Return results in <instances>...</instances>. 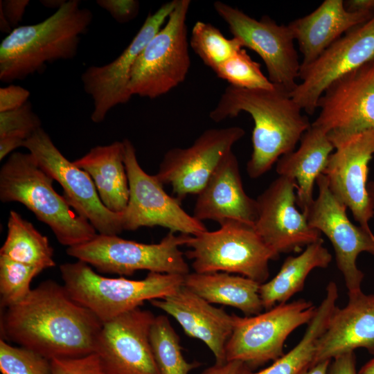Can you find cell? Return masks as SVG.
<instances>
[{
	"label": "cell",
	"instance_id": "6da1fadb",
	"mask_svg": "<svg viewBox=\"0 0 374 374\" xmlns=\"http://www.w3.org/2000/svg\"><path fill=\"white\" fill-rule=\"evenodd\" d=\"M103 323L52 280L32 289L21 302L5 308L1 339L51 360L95 352Z\"/></svg>",
	"mask_w": 374,
	"mask_h": 374
},
{
	"label": "cell",
	"instance_id": "7a4b0ae2",
	"mask_svg": "<svg viewBox=\"0 0 374 374\" xmlns=\"http://www.w3.org/2000/svg\"><path fill=\"white\" fill-rule=\"evenodd\" d=\"M241 112L249 114L254 124L252 152L247 163V172L253 179L263 175L282 156L294 151L311 125L290 92L276 84L270 89L229 85L209 117L221 122Z\"/></svg>",
	"mask_w": 374,
	"mask_h": 374
},
{
	"label": "cell",
	"instance_id": "3957f363",
	"mask_svg": "<svg viewBox=\"0 0 374 374\" xmlns=\"http://www.w3.org/2000/svg\"><path fill=\"white\" fill-rule=\"evenodd\" d=\"M92 20L90 10L69 0L44 21L14 28L0 44V80H21L42 73L46 64L73 59Z\"/></svg>",
	"mask_w": 374,
	"mask_h": 374
},
{
	"label": "cell",
	"instance_id": "277c9868",
	"mask_svg": "<svg viewBox=\"0 0 374 374\" xmlns=\"http://www.w3.org/2000/svg\"><path fill=\"white\" fill-rule=\"evenodd\" d=\"M53 181L30 152H13L0 170V199L24 204L51 228L62 245L71 247L91 240L96 230L55 190Z\"/></svg>",
	"mask_w": 374,
	"mask_h": 374
},
{
	"label": "cell",
	"instance_id": "5b68a950",
	"mask_svg": "<svg viewBox=\"0 0 374 374\" xmlns=\"http://www.w3.org/2000/svg\"><path fill=\"white\" fill-rule=\"evenodd\" d=\"M64 287L70 296L103 323L134 310L145 301L159 299L184 285V276L149 272L142 280L107 278L78 260L60 265Z\"/></svg>",
	"mask_w": 374,
	"mask_h": 374
},
{
	"label": "cell",
	"instance_id": "8992f818",
	"mask_svg": "<svg viewBox=\"0 0 374 374\" xmlns=\"http://www.w3.org/2000/svg\"><path fill=\"white\" fill-rule=\"evenodd\" d=\"M213 231L190 235L184 254L197 273L238 274L262 284L269 277V262L278 258L267 246L253 225L227 220Z\"/></svg>",
	"mask_w": 374,
	"mask_h": 374
},
{
	"label": "cell",
	"instance_id": "52a82bcc",
	"mask_svg": "<svg viewBox=\"0 0 374 374\" xmlns=\"http://www.w3.org/2000/svg\"><path fill=\"white\" fill-rule=\"evenodd\" d=\"M190 236L170 231L159 243L145 244L98 233L87 242L68 247L66 253L103 273L131 276L148 270L185 276L189 267L179 247Z\"/></svg>",
	"mask_w": 374,
	"mask_h": 374
},
{
	"label": "cell",
	"instance_id": "ba28073f",
	"mask_svg": "<svg viewBox=\"0 0 374 374\" xmlns=\"http://www.w3.org/2000/svg\"><path fill=\"white\" fill-rule=\"evenodd\" d=\"M190 0H177L164 26L137 57L129 89L133 96L154 99L180 84L190 66L186 24Z\"/></svg>",
	"mask_w": 374,
	"mask_h": 374
},
{
	"label": "cell",
	"instance_id": "9c48e42d",
	"mask_svg": "<svg viewBox=\"0 0 374 374\" xmlns=\"http://www.w3.org/2000/svg\"><path fill=\"white\" fill-rule=\"evenodd\" d=\"M316 310L312 302L301 299L253 316L234 314L233 330L225 346L226 361H241L249 368L274 362L284 354L290 334L308 323Z\"/></svg>",
	"mask_w": 374,
	"mask_h": 374
},
{
	"label": "cell",
	"instance_id": "30bf717a",
	"mask_svg": "<svg viewBox=\"0 0 374 374\" xmlns=\"http://www.w3.org/2000/svg\"><path fill=\"white\" fill-rule=\"evenodd\" d=\"M123 142L130 188L128 203L123 212V230L159 226L189 235L206 231L202 221L184 211L181 200L165 191L155 175H150L143 170L132 141L125 139Z\"/></svg>",
	"mask_w": 374,
	"mask_h": 374
},
{
	"label": "cell",
	"instance_id": "8fae6325",
	"mask_svg": "<svg viewBox=\"0 0 374 374\" xmlns=\"http://www.w3.org/2000/svg\"><path fill=\"white\" fill-rule=\"evenodd\" d=\"M213 6L227 24L233 37L260 57L269 80L291 93L298 84L301 62L287 25L278 24L266 15L256 19L220 1L214 2Z\"/></svg>",
	"mask_w": 374,
	"mask_h": 374
},
{
	"label": "cell",
	"instance_id": "7c38bea8",
	"mask_svg": "<svg viewBox=\"0 0 374 374\" xmlns=\"http://www.w3.org/2000/svg\"><path fill=\"white\" fill-rule=\"evenodd\" d=\"M23 147L60 184L63 196L70 206L86 218L99 234L118 235L124 231L123 213L112 212L104 206L90 176L61 153L42 127L37 130Z\"/></svg>",
	"mask_w": 374,
	"mask_h": 374
},
{
	"label": "cell",
	"instance_id": "4fadbf2b",
	"mask_svg": "<svg viewBox=\"0 0 374 374\" xmlns=\"http://www.w3.org/2000/svg\"><path fill=\"white\" fill-rule=\"evenodd\" d=\"M316 184L318 195L303 213L309 225L330 241L348 295L356 294L362 292L364 277L357 266V258L362 252L374 256V234L352 223L346 213L347 207L330 191L323 174L318 177Z\"/></svg>",
	"mask_w": 374,
	"mask_h": 374
},
{
	"label": "cell",
	"instance_id": "5bb4252c",
	"mask_svg": "<svg viewBox=\"0 0 374 374\" xmlns=\"http://www.w3.org/2000/svg\"><path fill=\"white\" fill-rule=\"evenodd\" d=\"M374 60V15L331 44L314 62L300 69L301 80L290 93L312 115L326 89L336 80Z\"/></svg>",
	"mask_w": 374,
	"mask_h": 374
},
{
	"label": "cell",
	"instance_id": "9a60e30c",
	"mask_svg": "<svg viewBox=\"0 0 374 374\" xmlns=\"http://www.w3.org/2000/svg\"><path fill=\"white\" fill-rule=\"evenodd\" d=\"M244 134V130L238 126L206 130L190 146L168 150L155 176L163 184H170L175 197L181 201L197 195Z\"/></svg>",
	"mask_w": 374,
	"mask_h": 374
},
{
	"label": "cell",
	"instance_id": "2e32d148",
	"mask_svg": "<svg viewBox=\"0 0 374 374\" xmlns=\"http://www.w3.org/2000/svg\"><path fill=\"white\" fill-rule=\"evenodd\" d=\"M328 138L335 150L322 174L330 191L350 209L355 220L372 232L368 222L374 210L367 181L368 163L374 155V130Z\"/></svg>",
	"mask_w": 374,
	"mask_h": 374
},
{
	"label": "cell",
	"instance_id": "e0dca14e",
	"mask_svg": "<svg viewBox=\"0 0 374 374\" xmlns=\"http://www.w3.org/2000/svg\"><path fill=\"white\" fill-rule=\"evenodd\" d=\"M257 215L253 227L267 246L280 253L300 251L323 240L311 227L305 215L296 208V184L278 176L256 199Z\"/></svg>",
	"mask_w": 374,
	"mask_h": 374
},
{
	"label": "cell",
	"instance_id": "ac0fdd59",
	"mask_svg": "<svg viewBox=\"0 0 374 374\" xmlns=\"http://www.w3.org/2000/svg\"><path fill=\"white\" fill-rule=\"evenodd\" d=\"M177 2V0L167 2L155 12L149 14L131 42L115 60L102 66H91L82 73L81 80L84 91L93 101L91 115L93 123L102 122L112 108L131 99L129 84L134 64L166 22Z\"/></svg>",
	"mask_w": 374,
	"mask_h": 374
},
{
	"label": "cell",
	"instance_id": "d6986e66",
	"mask_svg": "<svg viewBox=\"0 0 374 374\" xmlns=\"http://www.w3.org/2000/svg\"><path fill=\"white\" fill-rule=\"evenodd\" d=\"M318 108L312 124L328 136L374 130V60L333 82L319 98Z\"/></svg>",
	"mask_w": 374,
	"mask_h": 374
},
{
	"label": "cell",
	"instance_id": "ffe728a7",
	"mask_svg": "<svg viewBox=\"0 0 374 374\" xmlns=\"http://www.w3.org/2000/svg\"><path fill=\"white\" fill-rule=\"evenodd\" d=\"M154 317L137 308L103 324L94 353L106 374H160L150 341Z\"/></svg>",
	"mask_w": 374,
	"mask_h": 374
},
{
	"label": "cell",
	"instance_id": "44dd1931",
	"mask_svg": "<svg viewBox=\"0 0 374 374\" xmlns=\"http://www.w3.org/2000/svg\"><path fill=\"white\" fill-rule=\"evenodd\" d=\"M150 303L172 317L188 336L203 341L213 354L216 364L226 362L225 346L233 330L234 314L214 307L184 285Z\"/></svg>",
	"mask_w": 374,
	"mask_h": 374
},
{
	"label": "cell",
	"instance_id": "7402d4cb",
	"mask_svg": "<svg viewBox=\"0 0 374 374\" xmlns=\"http://www.w3.org/2000/svg\"><path fill=\"white\" fill-rule=\"evenodd\" d=\"M197 195L193 215L197 220L219 224L236 220L254 224L256 200L244 189L238 160L232 150L224 156Z\"/></svg>",
	"mask_w": 374,
	"mask_h": 374
},
{
	"label": "cell",
	"instance_id": "603a6c76",
	"mask_svg": "<svg viewBox=\"0 0 374 374\" xmlns=\"http://www.w3.org/2000/svg\"><path fill=\"white\" fill-rule=\"evenodd\" d=\"M360 348L374 355V294L362 291L334 310L318 340L314 364Z\"/></svg>",
	"mask_w": 374,
	"mask_h": 374
},
{
	"label": "cell",
	"instance_id": "cb8c5ba5",
	"mask_svg": "<svg viewBox=\"0 0 374 374\" xmlns=\"http://www.w3.org/2000/svg\"><path fill=\"white\" fill-rule=\"evenodd\" d=\"M374 14L348 11L343 0H325L310 14L287 24L302 55L301 69L314 62L345 33Z\"/></svg>",
	"mask_w": 374,
	"mask_h": 374
},
{
	"label": "cell",
	"instance_id": "d4e9b609",
	"mask_svg": "<svg viewBox=\"0 0 374 374\" xmlns=\"http://www.w3.org/2000/svg\"><path fill=\"white\" fill-rule=\"evenodd\" d=\"M296 150L282 156L276 162L278 176L296 184V205L303 212L314 201V183L326 167L335 148L328 134L311 123L302 136Z\"/></svg>",
	"mask_w": 374,
	"mask_h": 374
},
{
	"label": "cell",
	"instance_id": "484cf974",
	"mask_svg": "<svg viewBox=\"0 0 374 374\" xmlns=\"http://www.w3.org/2000/svg\"><path fill=\"white\" fill-rule=\"evenodd\" d=\"M123 141L97 145L73 161L92 179L100 199L112 212L122 213L128 203L130 188L124 162Z\"/></svg>",
	"mask_w": 374,
	"mask_h": 374
},
{
	"label": "cell",
	"instance_id": "4316f807",
	"mask_svg": "<svg viewBox=\"0 0 374 374\" xmlns=\"http://www.w3.org/2000/svg\"><path fill=\"white\" fill-rule=\"evenodd\" d=\"M184 285L208 303L231 306L245 316L261 313L260 283L240 275L226 272L188 273Z\"/></svg>",
	"mask_w": 374,
	"mask_h": 374
},
{
	"label": "cell",
	"instance_id": "83f0119b",
	"mask_svg": "<svg viewBox=\"0 0 374 374\" xmlns=\"http://www.w3.org/2000/svg\"><path fill=\"white\" fill-rule=\"evenodd\" d=\"M323 240L308 245L296 256L287 257L278 274L269 281L260 284L259 294L263 308L269 310L287 303L304 287L308 274L316 268H326L332 260Z\"/></svg>",
	"mask_w": 374,
	"mask_h": 374
},
{
	"label": "cell",
	"instance_id": "f1b7e54d",
	"mask_svg": "<svg viewBox=\"0 0 374 374\" xmlns=\"http://www.w3.org/2000/svg\"><path fill=\"white\" fill-rule=\"evenodd\" d=\"M338 296L337 285L333 282L329 283L326 287V295L317 307L315 314L308 323L301 341L287 353L275 360L271 366L255 373L249 368L244 374H302L313 365L318 340L337 308Z\"/></svg>",
	"mask_w": 374,
	"mask_h": 374
},
{
	"label": "cell",
	"instance_id": "f546056e",
	"mask_svg": "<svg viewBox=\"0 0 374 374\" xmlns=\"http://www.w3.org/2000/svg\"><path fill=\"white\" fill-rule=\"evenodd\" d=\"M6 239L0 256L45 269L55 265L53 249L48 238L20 214L10 211L8 219Z\"/></svg>",
	"mask_w": 374,
	"mask_h": 374
},
{
	"label": "cell",
	"instance_id": "4dcf8cb0",
	"mask_svg": "<svg viewBox=\"0 0 374 374\" xmlns=\"http://www.w3.org/2000/svg\"><path fill=\"white\" fill-rule=\"evenodd\" d=\"M150 341L160 374H189L198 363L184 358L180 339L166 315L154 317L150 331Z\"/></svg>",
	"mask_w": 374,
	"mask_h": 374
},
{
	"label": "cell",
	"instance_id": "1f68e13d",
	"mask_svg": "<svg viewBox=\"0 0 374 374\" xmlns=\"http://www.w3.org/2000/svg\"><path fill=\"white\" fill-rule=\"evenodd\" d=\"M189 44L213 71L243 48L237 39L225 37L217 28L202 21L194 24Z\"/></svg>",
	"mask_w": 374,
	"mask_h": 374
},
{
	"label": "cell",
	"instance_id": "d6a6232c",
	"mask_svg": "<svg viewBox=\"0 0 374 374\" xmlns=\"http://www.w3.org/2000/svg\"><path fill=\"white\" fill-rule=\"evenodd\" d=\"M44 269L0 256V296L3 309L24 300L30 292L33 278Z\"/></svg>",
	"mask_w": 374,
	"mask_h": 374
},
{
	"label": "cell",
	"instance_id": "836d02e7",
	"mask_svg": "<svg viewBox=\"0 0 374 374\" xmlns=\"http://www.w3.org/2000/svg\"><path fill=\"white\" fill-rule=\"evenodd\" d=\"M213 71L229 85L247 89H270L274 87L260 69V64L251 59L242 48Z\"/></svg>",
	"mask_w": 374,
	"mask_h": 374
},
{
	"label": "cell",
	"instance_id": "e575fe53",
	"mask_svg": "<svg viewBox=\"0 0 374 374\" xmlns=\"http://www.w3.org/2000/svg\"><path fill=\"white\" fill-rule=\"evenodd\" d=\"M1 374H52L51 360L22 346H13L0 339Z\"/></svg>",
	"mask_w": 374,
	"mask_h": 374
},
{
	"label": "cell",
	"instance_id": "d590c367",
	"mask_svg": "<svg viewBox=\"0 0 374 374\" xmlns=\"http://www.w3.org/2000/svg\"><path fill=\"white\" fill-rule=\"evenodd\" d=\"M40 127L41 121L29 101L16 109L0 112V138L13 136L26 141Z\"/></svg>",
	"mask_w": 374,
	"mask_h": 374
},
{
	"label": "cell",
	"instance_id": "8d00e7d4",
	"mask_svg": "<svg viewBox=\"0 0 374 374\" xmlns=\"http://www.w3.org/2000/svg\"><path fill=\"white\" fill-rule=\"evenodd\" d=\"M51 364L52 374H106L95 353L78 357L53 359Z\"/></svg>",
	"mask_w": 374,
	"mask_h": 374
},
{
	"label": "cell",
	"instance_id": "74e56055",
	"mask_svg": "<svg viewBox=\"0 0 374 374\" xmlns=\"http://www.w3.org/2000/svg\"><path fill=\"white\" fill-rule=\"evenodd\" d=\"M96 4L107 11L118 23L132 20L139 10V3L135 0H98Z\"/></svg>",
	"mask_w": 374,
	"mask_h": 374
},
{
	"label": "cell",
	"instance_id": "f35d334b",
	"mask_svg": "<svg viewBox=\"0 0 374 374\" xmlns=\"http://www.w3.org/2000/svg\"><path fill=\"white\" fill-rule=\"evenodd\" d=\"M30 91L19 85H8L0 88V112L16 109L28 100Z\"/></svg>",
	"mask_w": 374,
	"mask_h": 374
},
{
	"label": "cell",
	"instance_id": "ab89813d",
	"mask_svg": "<svg viewBox=\"0 0 374 374\" xmlns=\"http://www.w3.org/2000/svg\"><path fill=\"white\" fill-rule=\"evenodd\" d=\"M28 0H6L0 1V10L2 11L11 27L16 28L22 21Z\"/></svg>",
	"mask_w": 374,
	"mask_h": 374
},
{
	"label": "cell",
	"instance_id": "60d3db41",
	"mask_svg": "<svg viewBox=\"0 0 374 374\" xmlns=\"http://www.w3.org/2000/svg\"><path fill=\"white\" fill-rule=\"evenodd\" d=\"M327 374H357L354 352L346 353L333 358Z\"/></svg>",
	"mask_w": 374,
	"mask_h": 374
},
{
	"label": "cell",
	"instance_id": "b9f144b4",
	"mask_svg": "<svg viewBox=\"0 0 374 374\" xmlns=\"http://www.w3.org/2000/svg\"><path fill=\"white\" fill-rule=\"evenodd\" d=\"M249 368L238 360L226 361L223 364H215L206 368L202 374H244Z\"/></svg>",
	"mask_w": 374,
	"mask_h": 374
},
{
	"label": "cell",
	"instance_id": "7bdbcfd3",
	"mask_svg": "<svg viewBox=\"0 0 374 374\" xmlns=\"http://www.w3.org/2000/svg\"><path fill=\"white\" fill-rule=\"evenodd\" d=\"M26 141L18 136H7L0 138V160L17 148L23 147Z\"/></svg>",
	"mask_w": 374,
	"mask_h": 374
},
{
	"label": "cell",
	"instance_id": "ee69618b",
	"mask_svg": "<svg viewBox=\"0 0 374 374\" xmlns=\"http://www.w3.org/2000/svg\"><path fill=\"white\" fill-rule=\"evenodd\" d=\"M344 5L350 12L374 14V0H346Z\"/></svg>",
	"mask_w": 374,
	"mask_h": 374
},
{
	"label": "cell",
	"instance_id": "f6af8a7d",
	"mask_svg": "<svg viewBox=\"0 0 374 374\" xmlns=\"http://www.w3.org/2000/svg\"><path fill=\"white\" fill-rule=\"evenodd\" d=\"M331 360H325L312 365L302 374H327Z\"/></svg>",
	"mask_w": 374,
	"mask_h": 374
},
{
	"label": "cell",
	"instance_id": "bcb514c9",
	"mask_svg": "<svg viewBox=\"0 0 374 374\" xmlns=\"http://www.w3.org/2000/svg\"><path fill=\"white\" fill-rule=\"evenodd\" d=\"M66 1L64 0H43L41 3L49 8L59 9Z\"/></svg>",
	"mask_w": 374,
	"mask_h": 374
},
{
	"label": "cell",
	"instance_id": "7dc6e473",
	"mask_svg": "<svg viewBox=\"0 0 374 374\" xmlns=\"http://www.w3.org/2000/svg\"><path fill=\"white\" fill-rule=\"evenodd\" d=\"M357 374H374V357L361 368Z\"/></svg>",
	"mask_w": 374,
	"mask_h": 374
},
{
	"label": "cell",
	"instance_id": "c3c4849f",
	"mask_svg": "<svg viewBox=\"0 0 374 374\" xmlns=\"http://www.w3.org/2000/svg\"><path fill=\"white\" fill-rule=\"evenodd\" d=\"M367 190L374 210V181L368 182Z\"/></svg>",
	"mask_w": 374,
	"mask_h": 374
}]
</instances>
